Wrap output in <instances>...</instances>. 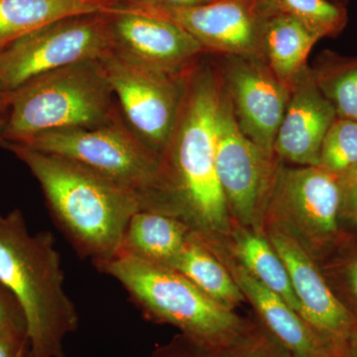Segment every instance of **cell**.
<instances>
[{
  "label": "cell",
  "instance_id": "34",
  "mask_svg": "<svg viewBox=\"0 0 357 357\" xmlns=\"http://www.w3.org/2000/svg\"><path fill=\"white\" fill-rule=\"evenodd\" d=\"M117 4H123V6H151L154 0H109Z\"/></svg>",
  "mask_w": 357,
  "mask_h": 357
},
{
  "label": "cell",
  "instance_id": "13",
  "mask_svg": "<svg viewBox=\"0 0 357 357\" xmlns=\"http://www.w3.org/2000/svg\"><path fill=\"white\" fill-rule=\"evenodd\" d=\"M109 15L114 51L145 67L184 74L208 55L192 35L165 18L122 4Z\"/></svg>",
  "mask_w": 357,
  "mask_h": 357
},
{
  "label": "cell",
  "instance_id": "3",
  "mask_svg": "<svg viewBox=\"0 0 357 357\" xmlns=\"http://www.w3.org/2000/svg\"><path fill=\"white\" fill-rule=\"evenodd\" d=\"M0 282L24 312L32 357H66L79 314L65 290L55 239L49 231L30 234L20 210L0 213Z\"/></svg>",
  "mask_w": 357,
  "mask_h": 357
},
{
  "label": "cell",
  "instance_id": "31",
  "mask_svg": "<svg viewBox=\"0 0 357 357\" xmlns=\"http://www.w3.org/2000/svg\"><path fill=\"white\" fill-rule=\"evenodd\" d=\"M340 357H357V319L345 340Z\"/></svg>",
  "mask_w": 357,
  "mask_h": 357
},
{
  "label": "cell",
  "instance_id": "4",
  "mask_svg": "<svg viewBox=\"0 0 357 357\" xmlns=\"http://www.w3.org/2000/svg\"><path fill=\"white\" fill-rule=\"evenodd\" d=\"M95 266L121 284L145 318L206 349L229 351L252 328L255 319L211 299L173 268L121 252Z\"/></svg>",
  "mask_w": 357,
  "mask_h": 357
},
{
  "label": "cell",
  "instance_id": "6",
  "mask_svg": "<svg viewBox=\"0 0 357 357\" xmlns=\"http://www.w3.org/2000/svg\"><path fill=\"white\" fill-rule=\"evenodd\" d=\"M17 143L79 164L135 192L145 211L171 215L161 154L123 117L100 128L48 131Z\"/></svg>",
  "mask_w": 357,
  "mask_h": 357
},
{
  "label": "cell",
  "instance_id": "22",
  "mask_svg": "<svg viewBox=\"0 0 357 357\" xmlns=\"http://www.w3.org/2000/svg\"><path fill=\"white\" fill-rule=\"evenodd\" d=\"M311 68L317 84L337 116L357 121V57L326 50Z\"/></svg>",
  "mask_w": 357,
  "mask_h": 357
},
{
  "label": "cell",
  "instance_id": "20",
  "mask_svg": "<svg viewBox=\"0 0 357 357\" xmlns=\"http://www.w3.org/2000/svg\"><path fill=\"white\" fill-rule=\"evenodd\" d=\"M109 0H0V50L14 40L64 18L109 13Z\"/></svg>",
  "mask_w": 357,
  "mask_h": 357
},
{
  "label": "cell",
  "instance_id": "14",
  "mask_svg": "<svg viewBox=\"0 0 357 357\" xmlns=\"http://www.w3.org/2000/svg\"><path fill=\"white\" fill-rule=\"evenodd\" d=\"M287 267L300 306V316L325 338L338 354L356 318L338 301L318 262L290 236L277 230L264 232Z\"/></svg>",
  "mask_w": 357,
  "mask_h": 357
},
{
  "label": "cell",
  "instance_id": "25",
  "mask_svg": "<svg viewBox=\"0 0 357 357\" xmlns=\"http://www.w3.org/2000/svg\"><path fill=\"white\" fill-rule=\"evenodd\" d=\"M319 167L344 175L357 169V121L337 116L321 143Z\"/></svg>",
  "mask_w": 357,
  "mask_h": 357
},
{
  "label": "cell",
  "instance_id": "16",
  "mask_svg": "<svg viewBox=\"0 0 357 357\" xmlns=\"http://www.w3.org/2000/svg\"><path fill=\"white\" fill-rule=\"evenodd\" d=\"M337 112L319 89L311 66L291 89L273 151L283 162L319 166L321 143L337 119Z\"/></svg>",
  "mask_w": 357,
  "mask_h": 357
},
{
  "label": "cell",
  "instance_id": "32",
  "mask_svg": "<svg viewBox=\"0 0 357 357\" xmlns=\"http://www.w3.org/2000/svg\"><path fill=\"white\" fill-rule=\"evenodd\" d=\"M10 98V93L0 91V142H1L2 134L6 128L7 119H8Z\"/></svg>",
  "mask_w": 357,
  "mask_h": 357
},
{
  "label": "cell",
  "instance_id": "9",
  "mask_svg": "<svg viewBox=\"0 0 357 357\" xmlns=\"http://www.w3.org/2000/svg\"><path fill=\"white\" fill-rule=\"evenodd\" d=\"M215 128V168L230 218L262 232L268 201L283 161L244 135L223 88Z\"/></svg>",
  "mask_w": 357,
  "mask_h": 357
},
{
  "label": "cell",
  "instance_id": "21",
  "mask_svg": "<svg viewBox=\"0 0 357 357\" xmlns=\"http://www.w3.org/2000/svg\"><path fill=\"white\" fill-rule=\"evenodd\" d=\"M170 268L223 306L236 310L246 302L227 268L195 232Z\"/></svg>",
  "mask_w": 357,
  "mask_h": 357
},
{
  "label": "cell",
  "instance_id": "2",
  "mask_svg": "<svg viewBox=\"0 0 357 357\" xmlns=\"http://www.w3.org/2000/svg\"><path fill=\"white\" fill-rule=\"evenodd\" d=\"M38 181L59 227L93 264L119 253L129 222L145 211L135 192L84 167L17 142L0 143Z\"/></svg>",
  "mask_w": 357,
  "mask_h": 357
},
{
  "label": "cell",
  "instance_id": "33",
  "mask_svg": "<svg viewBox=\"0 0 357 357\" xmlns=\"http://www.w3.org/2000/svg\"><path fill=\"white\" fill-rule=\"evenodd\" d=\"M211 1H213V0H154V2L151 6L188 7L201 6V4L208 3V2Z\"/></svg>",
  "mask_w": 357,
  "mask_h": 357
},
{
  "label": "cell",
  "instance_id": "5",
  "mask_svg": "<svg viewBox=\"0 0 357 357\" xmlns=\"http://www.w3.org/2000/svg\"><path fill=\"white\" fill-rule=\"evenodd\" d=\"M10 96L1 142H23L61 129L100 128L122 117L100 60L46 73Z\"/></svg>",
  "mask_w": 357,
  "mask_h": 357
},
{
  "label": "cell",
  "instance_id": "26",
  "mask_svg": "<svg viewBox=\"0 0 357 357\" xmlns=\"http://www.w3.org/2000/svg\"><path fill=\"white\" fill-rule=\"evenodd\" d=\"M253 319L251 330L236 347L227 352V357H291L257 321Z\"/></svg>",
  "mask_w": 357,
  "mask_h": 357
},
{
  "label": "cell",
  "instance_id": "1",
  "mask_svg": "<svg viewBox=\"0 0 357 357\" xmlns=\"http://www.w3.org/2000/svg\"><path fill=\"white\" fill-rule=\"evenodd\" d=\"M204 57L185 75L177 121L161 156L171 215L199 238L220 243L232 223L215 168L222 84L215 62Z\"/></svg>",
  "mask_w": 357,
  "mask_h": 357
},
{
  "label": "cell",
  "instance_id": "29",
  "mask_svg": "<svg viewBox=\"0 0 357 357\" xmlns=\"http://www.w3.org/2000/svg\"><path fill=\"white\" fill-rule=\"evenodd\" d=\"M155 352L159 357H227V352L206 349L181 333L168 344L157 347Z\"/></svg>",
  "mask_w": 357,
  "mask_h": 357
},
{
  "label": "cell",
  "instance_id": "7",
  "mask_svg": "<svg viewBox=\"0 0 357 357\" xmlns=\"http://www.w3.org/2000/svg\"><path fill=\"white\" fill-rule=\"evenodd\" d=\"M342 178L319 166L282 163L262 232L277 230L293 238L319 263L337 248L345 232L340 222Z\"/></svg>",
  "mask_w": 357,
  "mask_h": 357
},
{
  "label": "cell",
  "instance_id": "35",
  "mask_svg": "<svg viewBox=\"0 0 357 357\" xmlns=\"http://www.w3.org/2000/svg\"><path fill=\"white\" fill-rule=\"evenodd\" d=\"M331 2H333V3L338 4V6H347V2L349 0H330Z\"/></svg>",
  "mask_w": 357,
  "mask_h": 357
},
{
  "label": "cell",
  "instance_id": "15",
  "mask_svg": "<svg viewBox=\"0 0 357 357\" xmlns=\"http://www.w3.org/2000/svg\"><path fill=\"white\" fill-rule=\"evenodd\" d=\"M202 241L227 268L246 302L253 307L257 323L291 357H340L335 347L285 301L251 276L220 244Z\"/></svg>",
  "mask_w": 357,
  "mask_h": 357
},
{
  "label": "cell",
  "instance_id": "27",
  "mask_svg": "<svg viewBox=\"0 0 357 357\" xmlns=\"http://www.w3.org/2000/svg\"><path fill=\"white\" fill-rule=\"evenodd\" d=\"M0 333L28 335L24 312L13 293L0 282Z\"/></svg>",
  "mask_w": 357,
  "mask_h": 357
},
{
  "label": "cell",
  "instance_id": "12",
  "mask_svg": "<svg viewBox=\"0 0 357 357\" xmlns=\"http://www.w3.org/2000/svg\"><path fill=\"white\" fill-rule=\"evenodd\" d=\"M215 62L223 91L237 126L256 145L274 153L290 91L278 81L262 59L218 56Z\"/></svg>",
  "mask_w": 357,
  "mask_h": 357
},
{
  "label": "cell",
  "instance_id": "8",
  "mask_svg": "<svg viewBox=\"0 0 357 357\" xmlns=\"http://www.w3.org/2000/svg\"><path fill=\"white\" fill-rule=\"evenodd\" d=\"M109 13L70 16L28 33L0 50V91L114 51Z\"/></svg>",
  "mask_w": 357,
  "mask_h": 357
},
{
  "label": "cell",
  "instance_id": "11",
  "mask_svg": "<svg viewBox=\"0 0 357 357\" xmlns=\"http://www.w3.org/2000/svg\"><path fill=\"white\" fill-rule=\"evenodd\" d=\"M123 6V4H122ZM172 21L208 54L262 59L267 13L258 0H213L201 6H126Z\"/></svg>",
  "mask_w": 357,
  "mask_h": 357
},
{
  "label": "cell",
  "instance_id": "10",
  "mask_svg": "<svg viewBox=\"0 0 357 357\" xmlns=\"http://www.w3.org/2000/svg\"><path fill=\"white\" fill-rule=\"evenodd\" d=\"M100 61L124 121L148 146L161 154L177 121L185 75L191 68L184 74H168L115 51Z\"/></svg>",
  "mask_w": 357,
  "mask_h": 357
},
{
  "label": "cell",
  "instance_id": "19",
  "mask_svg": "<svg viewBox=\"0 0 357 357\" xmlns=\"http://www.w3.org/2000/svg\"><path fill=\"white\" fill-rule=\"evenodd\" d=\"M318 41V37L299 21L282 14L267 13L262 34L263 61L290 93L309 67L307 57Z\"/></svg>",
  "mask_w": 357,
  "mask_h": 357
},
{
  "label": "cell",
  "instance_id": "36",
  "mask_svg": "<svg viewBox=\"0 0 357 357\" xmlns=\"http://www.w3.org/2000/svg\"><path fill=\"white\" fill-rule=\"evenodd\" d=\"M150 357H159V356H158V354H157L156 352H155V351H154L153 354H152L151 356H150Z\"/></svg>",
  "mask_w": 357,
  "mask_h": 357
},
{
  "label": "cell",
  "instance_id": "23",
  "mask_svg": "<svg viewBox=\"0 0 357 357\" xmlns=\"http://www.w3.org/2000/svg\"><path fill=\"white\" fill-rule=\"evenodd\" d=\"M266 13L290 16L319 40L337 38L349 21L347 8L330 0H258Z\"/></svg>",
  "mask_w": 357,
  "mask_h": 357
},
{
  "label": "cell",
  "instance_id": "24",
  "mask_svg": "<svg viewBox=\"0 0 357 357\" xmlns=\"http://www.w3.org/2000/svg\"><path fill=\"white\" fill-rule=\"evenodd\" d=\"M318 264L335 297L357 319V231L345 232Z\"/></svg>",
  "mask_w": 357,
  "mask_h": 357
},
{
  "label": "cell",
  "instance_id": "18",
  "mask_svg": "<svg viewBox=\"0 0 357 357\" xmlns=\"http://www.w3.org/2000/svg\"><path fill=\"white\" fill-rule=\"evenodd\" d=\"M192 232L189 225L173 215L140 211L129 222L119 252L171 267Z\"/></svg>",
  "mask_w": 357,
  "mask_h": 357
},
{
  "label": "cell",
  "instance_id": "30",
  "mask_svg": "<svg viewBox=\"0 0 357 357\" xmlns=\"http://www.w3.org/2000/svg\"><path fill=\"white\" fill-rule=\"evenodd\" d=\"M0 357H32L28 335L0 333Z\"/></svg>",
  "mask_w": 357,
  "mask_h": 357
},
{
  "label": "cell",
  "instance_id": "17",
  "mask_svg": "<svg viewBox=\"0 0 357 357\" xmlns=\"http://www.w3.org/2000/svg\"><path fill=\"white\" fill-rule=\"evenodd\" d=\"M215 243L220 244L251 276L300 314L287 267L263 232L232 222L227 238Z\"/></svg>",
  "mask_w": 357,
  "mask_h": 357
},
{
  "label": "cell",
  "instance_id": "28",
  "mask_svg": "<svg viewBox=\"0 0 357 357\" xmlns=\"http://www.w3.org/2000/svg\"><path fill=\"white\" fill-rule=\"evenodd\" d=\"M342 178V203L340 222L344 232L357 231V169L340 176Z\"/></svg>",
  "mask_w": 357,
  "mask_h": 357
}]
</instances>
